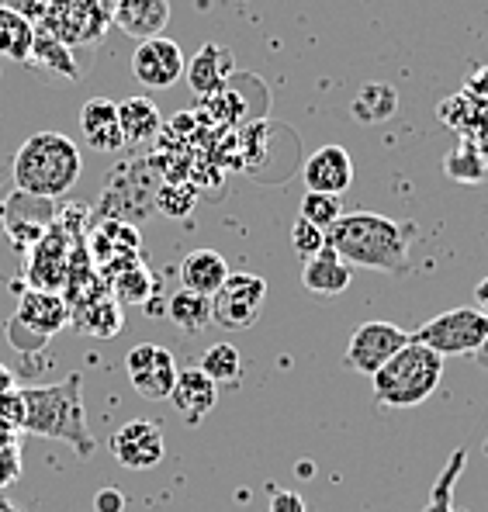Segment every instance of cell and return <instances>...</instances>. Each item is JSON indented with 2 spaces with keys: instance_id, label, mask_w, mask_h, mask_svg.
I'll use <instances>...</instances> for the list:
<instances>
[{
  "instance_id": "6da1fadb",
  "label": "cell",
  "mask_w": 488,
  "mask_h": 512,
  "mask_svg": "<svg viewBox=\"0 0 488 512\" xmlns=\"http://www.w3.org/2000/svg\"><path fill=\"white\" fill-rule=\"evenodd\" d=\"M409 225L378 212H350L340 215L326 229V246H333L350 267L381 270V274L402 277L409 270Z\"/></svg>"
},
{
  "instance_id": "7a4b0ae2",
  "label": "cell",
  "mask_w": 488,
  "mask_h": 512,
  "mask_svg": "<svg viewBox=\"0 0 488 512\" xmlns=\"http://www.w3.org/2000/svg\"><path fill=\"white\" fill-rule=\"evenodd\" d=\"M21 402H25V423H21L25 433L70 443L80 457L94 454V436L84 412V374L73 371L70 378L45 388H21Z\"/></svg>"
},
{
  "instance_id": "3957f363",
  "label": "cell",
  "mask_w": 488,
  "mask_h": 512,
  "mask_svg": "<svg viewBox=\"0 0 488 512\" xmlns=\"http://www.w3.org/2000/svg\"><path fill=\"white\" fill-rule=\"evenodd\" d=\"M80 170H84V160H80V149L73 146V139L59 132H35L14 156L11 177L25 198L56 201L73 191Z\"/></svg>"
},
{
  "instance_id": "277c9868",
  "label": "cell",
  "mask_w": 488,
  "mask_h": 512,
  "mask_svg": "<svg viewBox=\"0 0 488 512\" xmlns=\"http://www.w3.org/2000/svg\"><path fill=\"white\" fill-rule=\"evenodd\" d=\"M444 381V357L430 346L409 340L374 374V398L388 409H412L423 405Z\"/></svg>"
},
{
  "instance_id": "5b68a950",
  "label": "cell",
  "mask_w": 488,
  "mask_h": 512,
  "mask_svg": "<svg viewBox=\"0 0 488 512\" xmlns=\"http://www.w3.org/2000/svg\"><path fill=\"white\" fill-rule=\"evenodd\" d=\"M73 319L66 298H59V291H35L25 288V295L18 301V312L7 322V340L14 350L35 353L42 350L59 329H66Z\"/></svg>"
},
{
  "instance_id": "8992f818",
  "label": "cell",
  "mask_w": 488,
  "mask_h": 512,
  "mask_svg": "<svg viewBox=\"0 0 488 512\" xmlns=\"http://www.w3.org/2000/svg\"><path fill=\"white\" fill-rule=\"evenodd\" d=\"M412 340L430 346L440 357L478 353L488 343V319L478 308H447L412 333Z\"/></svg>"
},
{
  "instance_id": "52a82bcc",
  "label": "cell",
  "mask_w": 488,
  "mask_h": 512,
  "mask_svg": "<svg viewBox=\"0 0 488 512\" xmlns=\"http://www.w3.org/2000/svg\"><path fill=\"white\" fill-rule=\"evenodd\" d=\"M115 0H49L42 28H49L66 45H97L111 25Z\"/></svg>"
},
{
  "instance_id": "ba28073f",
  "label": "cell",
  "mask_w": 488,
  "mask_h": 512,
  "mask_svg": "<svg viewBox=\"0 0 488 512\" xmlns=\"http://www.w3.org/2000/svg\"><path fill=\"white\" fill-rule=\"evenodd\" d=\"M267 301V281L257 274H229L212 295V322L229 333H243L260 319Z\"/></svg>"
},
{
  "instance_id": "9c48e42d",
  "label": "cell",
  "mask_w": 488,
  "mask_h": 512,
  "mask_svg": "<svg viewBox=\"0 0 488 512\" xmlns=\"http://www.w3.org/2000/svg\"><path fill=\"white\" fill-rule=\"evenodd\" d=\"M409 340H412V333H405V329H399L395 322H381V319L364 322V326L350 336V346H347V353H343V364H347L350 371L374 378V374H378Z\"/></svg>"
},
{
  "instance_id": "30bf717a",
  "label": "cell",
  "mask_w": 488,
  "mask_h": 512,
  "mask_svg": "<svg viewBox=\"0 0 488 512\" xmlns=\"http://www.w3.org/2000/svg\"><path fill=\"white\" fill-rule=\"evenodd\" d=\"M125 371H129L132 388L139 391L146 402H167L174 395L177 384V360L167 346L160 343H139L125 357Z\"/></svg>"
},
{
  "instance_id": "8fae6325",
  "label": "cell",
  "mask_w": 488,
  "mask_h": 512,
  "mask_svg": "<svg viewBox=\"0 0 488 512\" xmlns=\"http://www.w3.org/2000/svg\"><path fill=\"white\" fill-rule=\"evenodd\" d=\"M111 457L129 471H149L167 457V440L163 429L153 419H132V423L118 426L108 440Z\"/></svg>"
},
{
  "instance_id": "7c38bea8",
  "label": "cell",
  "mask_w": 488,
  "mask_h": 512,
  "mask_svg": "<svg viewBox=\"0 0 488 512\" xmlns=\"http://www.w3.org/2000/svg\"><path fill=\"white\" fill-rule=\"evenodd\" d=\"M187 63L184 52L174 39L156 35V39H142L132 52V77L149 90H167L184 77Z\"/></svg>"
},
{
  "instance_id": "4fadbf2b",
  "label": "cell",
  "mask_w": 488,
  "mask_h": 512,
  "mask_svg": "<svg viewBox=\"0 0 488 512\" xmlns=\"http://www.w3.org/2000/svg\"><path fill=\"white\" fill-rule=\"evenodd\" d=\"M25 277L28 288L35 291H59L70 281V239H66V232L59 225L42 232V239L32 246Z\"/></svg>"
},
{
  "instance_id": "5bb4252c",
  "label": "cell",
  "mask_w": 488,
  "mask_h": 512,
  "mask_svg": "<svg viewBox=\"0 0 488 512\" xmlns=\"http://www.w3.org/2000/svg\"><path fill=\"white\" fill-rule=\"evenodd\" d=\"M305 187L315 194H343L350 184H354V160L343 146L336 142H326L305 160Z\"/></svg>"
},
{
  "instance_id": "9a60e30c",
  "label": "cell",
  "mask_w": 488,
  "mask_h": 512,
  "mask_svg": "<svg viewBox=\"0 0 488 512\" xmlns=\"http://www.w3.org/2000/svg\"><path fill=\"white\" fill-rule=\"evenodd\" d=\"M111 25L129 39H156L170 25V0H115Z\"/></svg>"
},
{
  "instance_id": "2e32d148",
  "label": "cell",
  "mask_w": 488,
  "mask_h": 512,
  "mask_svg": "<svg viewBox=\"0 0 488 512\" xmlns=\"http://www.w3.org/2000/svg\"><path fill=\"white\" fill-rule=\"evenodd\" d=\"M170 402L177 405L180 419H184L187 426H201V419L219 405V384L208 378L201 367H184V371L177 374Z\"/></svg>"
},
{
  "instance_id": "e0dca14e",
  "label": "cell",
  "mask_w": 488,
  "mask_h": 512,
  "mask_svg": "<svg viewBox=\"0 0 488 512\" xmlns=\"http://www.w3.org/2000/svg\"><path fill=\"white\" fill-rule=\"evenodd\" d=\"M80 132L84 142L97 153H118L125 146L122 122H118V104L111 97H90L80 108Z\"/></svg>"
},
{
  "instance_id": "ac0fdd59",
  "label": "cell",
  "mask_w": 488,
  "mask_h": 512,
  "mask_svg": "<svg viewBox=\"0 0 488 512\" xmlns=\"http://www.w3.org/2000/svg\"><path fill=\"white\" fill-rule=\"evenodd\" d=\"M354 281V267L343 260L333 246H322L319 253L309 256L302 267V284L305 291L312 295H322V298H333V295H343Z\"/></svg>"
},
{
  "instance_id": "d6986e66",
  "label": "cell",
  "mask_w": 488,
  "mask_h": 512,
  "mask_svg": "<svg viewBox=\"0 0 488 512\" xmlns=\"http://www.w3.org/2000/svg\"><path fill=\"white\" fill-rule=\"evenodd\" d=\"M232 70H236L232 52L219 42H208V45H201L198 56L187 63L184 77H187V84H191L194 94L208 97V94H215V90L225 87V80L232 77Z\"/></svg>"
},
{
  "instance_id": "ffe728a7",
  "label": "cell",
  "mask_w": 488,
  "mask_h": 512,
  "mask_svg": "<svg viewBox=\"0 0 488 512\" xmlns=\"http://www.w3.org/2000/svg\"><path fill=\"white\" fill-rule=\"evenodd\" d=\"M225 277H229V263L219 250H191L180 263V284L198 295L212 298L225 284Z\"/></svg>"
},
{
  "instance_id": "44dd1931",
  "label": "cell",
  "mask_w": 488,
  "mask_h": 512,
  "mask_svg": "<svg viewBox=\"0 0 488 512\" xmlns=\"http://www.w3.org/2000/svg\"><path fill=\"white\" fill-rule=\"evenodd\" d=\"M118 122H122L125 146H146L160 135L163 115L149 97H129V101L118 104Z\"/></svg>"
},
{
  "instance_id": "7402d4cb",
  "label": "cell",
  "mask_w": 488,
  "mask_h": 512,
  "mask_svg": "<svg viewBox=\"0 0 488 512\" xmlns=\"http://www.w3.org/2000/svg\"><path fill=\"white\" fill-rule=\"evenodd\" d=\"M108 277H111V288H115V298L129 301V305H146L149 295H153V277H149V270L142 267L139 253L132 256H122V263L118 267H108Z\"/></svg>"
},
{
  "instance_id": "603a6c76",
  "label": "cell",
  "mask_w": 488,
  "mask_h": 512,
  "mask_svg": "<svg viewBox=\"0 0 488 512\" xmlns=\"http://www.w3.org/2000/svg\"><path fill=\"white\" fill-rule=\"evenodd\" d=\"M32 42L35 25L28 21V14H21L11 4H0V56L25 63V59H32Z\"/></svg>"
},
{
  "instance_id": "cb8c5ba5",
  "label": "cell",
  "mask_w": 488,
  "mask_h": 512,
  "mask_svg": "<svg viewBox=\"0 0 488 512\" xmlns=\"http://www.w3.org/2000/svg\"><path fill=\"white\" fill-rule=\"evenodd\" d=\"M167 315L177 329H184L187 336H194V333H201V329L212 326V298L180 288L177 295H170V301H167Z\"/></svg>"
},
{
  "instance_id": "d4e9b609",
  "label": "cell",
  "mask_w": 488,
  "mask_h": 512,
  "mask_svg": "<svg viewBox=\"0 0 488 512\" xmlns=\"http://www.w3.org/2000/svg\"><path fill=\"white\" fill-rule=\"evenodd\" d=\"M32 59L39 66H45V70L59 73V77H70V80L80 77V66H77V59H73V49L63 39H56V35H52L49 28H42V25L35 28Z\"/></svg>"
},
{
  "instance_id": "484cf974",
  "label": "cell",
  "mask_w": 488,
  "mask_h": 512,
  "mask_svg": "<svg viewBox=\"0 0 488 512\" xmlns=\"http://www.w3.org/2000/svg\"><path fill=\"white\" fill-rule=\"evenodd\" d=\"M350 111H354V118L360 125H381L399 111V94L388 84H367V87H360Z\"/></svg>"
},
{
  "instance_id": "4316f807",
  "label": "cell",
  "mask_w": 488,
  "mask_h": 512,
  "mask_svg": "<svg viewBox=\"0 0 488 512\" xmlns=\"http://www.w3.org/2000/svg\"><path fill=\"white\" fill-rule=\"evenodd\" d=\"M201 371L208 374V378H212L215 384H225V388H229V384H239L243 381V357H239V350L232 343H215V346H208L205 353H201Z\"/></svg>"
},
{
  "instance_id": "83f0119b",
  "label": "cell",
  "mask_w": 488,
  "mask_h": 512,
  "mask_svg": "<svg viewBox=\"0 0 488 512\" xmlns=\"http://www.w3.org/2000/svg\"><path fill=\"white\" fill-rule=\"evenodd\" d=\"M73 315H77L80 326H84L90 336L108 340V336L122 333V301L118 298H94L87 308H80V312H73Z\"/></svg>"
},
{
  "instance_id": "f1b7e54d",
  "label": "cell",
  "mask_w": 488,
  "mask_h": 512,
  "mask_svg": "<svg viewBox=\"0 0 488 512\" xmlns=\"http://www.w3.org/2000/svg\"><path fill=\"white\" fill-rule=\"evenodd\" d=\"M444 170L450 180H461V184H482L485 173H488V163H485V153L471 142H461L447 153L444 160Z\"/></svg>"
},
{
  "instance_id": "f546056e",
  "label": "cell",
  "mask_w": 488,
  "mask_h": 512,
  "mask_svg": "<svg viewBox=\"0 0 488 512\" xmlns=\"http://www.w3.org/2000/svg\"><path fill=\"white\" fill-rule=\"evenodd\" d=\"M340 215H343L340 194H315V191L305 194L302 218H309L312 225H319V229H329V225H333Z\"/></svg>"
},
{
  "instance_id": "4dcf8cb0",
  "label": "cell",
  "mask_w": 488,
  "mask_h": 512,
  "mask_svg": "<svg viewBox=\"0 0 488 512\" xmlns=\"http://www.w3.org/2000/svg\"><path fill=\"white\" fill-rule=\"evenodd\" d=\"M326 246V229H319V225H312L309 218L298 215L295 222H291V250H295L302 260H309Z\"/></svg>"
},
{
  "instance_id": "1f68e13d",
  "label": "cell",
  "mask_w": 488,
  "mask_h": 512,
  "mask_svg": "<svg viewBox=\"0 0 488 512\" xmlns=\"http://www.w3.org/2000/svg\"><path fill=\"white\" fill-rule=\"evenodd\" d=\"M464 464V450L461 454H454V461H450V468L444 471V481H440L437 488H433V495H430V509L426 512H450L447 509V499H450V485H454V471Z\"/></svg>"
},
{
  "instance_id": "d6a6232c",
  "label": "cell",
  "mask_w": 488,
  "mask_h": 512,
  "mask_svg": "<svg viewBox=\"0 0 488 512\" xmlns=\"http://www.w3.org/2000/svg\"><path fill=\"white\" fill-rule=\"evenodd\" d=\"M0 423L21 429V423H25V402H21V391H4L0 395Z\"/></svg>"
},
{
  "instance_id": "836d02e7",
  "label": "cell",
  "mask_w": 488,
  "mask_h": 512,
  "mask_svg": "<svg viewBox=\"0 0 488 512\" xmlns=\"http://www.w3.org/2000/svg\"><path fill=\"white\" fill-rule=\"evenodd\" d=\"M18 478H21V450H18V443H11V447H0V488L14 485Z\"/></svg>"
},
{
  "instance_id": "e575fe53",
  "label": "cell",
  "mask_w": 488,
  "mask_h": 512,
  "mask_svg": "<svg viewBox=\"0 0 488 512\" xmlns=\"http://www.w3.org/2000/svg\"><path fill=\"white\" fill-rule=\"evenodd\" d=\"M94 512H125V495L118 488H101L94 495Z\"/></svg>"
},
{
  "instance_id": "d590c367",
  "label": "cell",
  "mask_w": 488,
  "mask_h": 512,
  "mask_svg": "<svg viewBox=\"0 0 488 512\" xmlns=\"http://www.w3.org/2000/svg\"><path fill=\"white\" fill-rule=\"evenodd\" d=\"M270 512H305V502L298 499L295 492H277V495H274V506H270Z\"/></svg>"
},
{
  "instance_id": "8d00e7d4",
  "label": "cell",
  "mask_w": 488,
  "mask_h": 512,
  "mask_svg": "<svg viewBox=\"0 0 488 512\" xmlns=\"http://www.w3.org/2000/svg\"><path fill=\"white\" fill-rule=\"evenodd\" d=\"M475 308L488 319V277H482V281L475 284Z\"/></svg>"
},
{
  "instance_id": "74e56055",
  "label": "cell",
  "mask_w": 488,
  "mask_h": 512,
  "mask_svg": "<svg viewBox=\"0 0 488 512\" xmlns=\"http://www.w3.org/2000/svg\"><path fill=\"white\" fill-rule=\"evenodd\" d=\"M14 436H18V429H14V426H7V423H0V447H11V443H14Z\"/></svg>"
},
{
  "instance_id": "f35d334b",
  "label": "cell",
  "mask_w": 488,
  "mask_h": 512,
  "mask_svg": "<svg viewBox=\"0 0 488 512\" xmlns=\"http://www.w3.org/2000/svg\"><path fill=\"white\" fill-rule=\"evenodd\" d=\"M14 388V378H11V371H7L4 364H0V395H4V391H11Z\"/></svg>"
},
{
  "instance_id": "ab89813d",
  "label": "cell",
  "mask_w": 488,
  "mask_h": 512,
  "mask_svg": "<svg viewBox=\"0 0 488 512\" xmlns=\"http://www.w3.org/2000/svg\"><path fill=\"white\" fill-rule=\"evenodd\" d=\"M0 512H25L18 506V502H11V499H4V495H0Z\"/></svg>"
},
{
  "instance_id": "60d3db41",
  "label": "cell",
  "mask_w": 488,
  "mask_h": 512,
  "mask_svg": "<svg viewBox=\"0 0 488 512\" xmlns=\"http://www.w3.org/2000/svg\"><path fill=\"white\" fill-rule=\"evenodd\" d=\"M482 357H485V364H488V343L482 346Z\"/></svg>"
}]
</instances>
